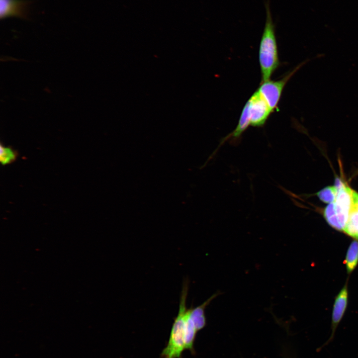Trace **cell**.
<instances>
[{
    "instance_id": "6da1fadb",
    "label": "cell",
    "mask_w": 358,
    "mask_h": 358,
    "mask_svg": "<svg viewBox=\"0 0 358 358\" xmlns=\"http://www.w3.org/2000/svg\"><path fill=\"white\" fill-rule=\"evenodd\" d=\"M266 21L259 51L262 82L270 80L279 65L274 25L268 3L266 4Z\"/></svg>"
},
{
    "instance_id": "8fae6325",
    "label": "cell",
    "mask_w": 358,
    "mask_h": 358,
    "mask_svg": "<svg viewBox=\"0 0 358 358\" xmlns=\"http://www.w3.org/2000/svg\"><path fill=\"white\" fill-rule=\"evenodd\" d=\"M322 214L327 223L335 230L343 232V229L339 222L334 202L328 204L322 211Z\"/></svg>"
},
{
    "instance_id": "5bb4252c",
    "label": "cell",
    "mask_w": 358,
    "mask_h": 358,
    "mask_svg": "<svg viewBox=\"0 0 358 358\" xmlns=\"http://www.w3.org/2000/svg\"><path fill=\"white\" fill-rule=\"evenodd\" d=\"M352 196L353 200L355 202L358 210V192L353 189Z\"/></svg>"
},
{
    "instance_id": "9c48e42d",
    "label": "cell",
    "mask_w": 358,
    "mask_h": 358,
    "mask_svg": "<svg viewBox=\"0 0 358 358\" xmlns=\"http://www.w3.org/2000/svg\"><path fill=\"white\" fill-rule=\"evenodd\" d=\"M343 233L354 240L358 241V210L354 200Z\"/></svg>"
},
{
    "instance_id": "30bf717a",
    "label": "cell",
    "mask_w": 358,
    "mask_h": 358,
    "mask_svg": "<svg viewBox=\"0 0 358 358\" xmlns=\"http://www.w3.org/2000/svg\"><path fill=\"white\" fill-rule=\"evenodd\" d=\"M344 263L349 276L358 265V241L354 240L349 246Z\"/></svg>"
},
{
    "instance_id": "3957f363",
    "label": "cell",
    "mask_w": 358,
    "mask_h": 358,
    "mask_svg": "<svg viewBox=\"0 0 358 358\" xmlns=\"http://www.w3.org/2000/svg\"><path fill=\"white\" fill-rule=\"evenodd\" d=\"M308 60H305L299 64L292 71L287 73L282 79L276 81L270 80L262 82L258 90L266 100L272 112L277 108L283 90L293 74Z\"/></svg>"
},
{
    "instance_id": "8992f818",
    "label": "cell",
    "mask_w": 358,
    "mask_h": 358,
    "mask_svg": "<svg viewBox=\"0 0 358 358\" xmlns=\"http://www.w3.org/2000/svg\"><path fill=\"white\" fill-rule=\"evenodd\" d=\"M31 3L28 0H0V18L17 17L28 19Z\"/></svg>"
},
{
    "instance_id": "7a4b0ae2",
    "label": "cell",
    "mask_w": 358,
    "mask_h": 358,
    "mask_svg": "<svg viewBox=\"0 0 358 358\" xmlns=\"http://www.w3.org/2000/svg\"><path fill=\"white\" fill-rule=\"evenodd\" d=\"M188 287L186 281L183 284L178 314L173 324L167 345L161 353L163 358H180L183 351L186 350L184 312L187 308Z\"/></svg>"
},
{
    "instance_id": "5b68a950",
    "label": "cell",
    "mask_w": 358,
    "mask_h": 358,
    "mask_svg": "<svg viewBox=\"0 0 358 358\" xmlns=\"http://www.w3.org/2000/svg\"><path fill=\"white\" fill-rule=\"evenodd\" d=\"M352 190L353 189L344 183L338 189L336 198L334 201L336 213L343 230L348 220L353 204Z\"/></svg>"
},
{
    "instance_id": "52a82bcc",
    "label": "cell",
    "mask_w": 358,
    "mask_h": 358,
    "mask_svg": "<svg viewBox=\"0 0 358 358\" xmlns=\"http://www.w3.org/2000/svg\"><path fill=\"white\" fill-rule=\"evenodd\" d=\"M348 279L335 298L332 313V328L335 331L346 311L349 300Z\"/></svg>"
},
{
    "instance_id": "ba28073f",
    "label": "cell",
    "mask_w": 358,
    "mask_h": 358,
    "mask_svg": "<svg viewBox=\"0 0 358 358\" xmlns=\"http://www.w3.org/2000/svg\"><path fill=\"white\" fill-rule=\"evenodd\" d=\"M250 125L251 124L249 113V104L247 101L242 110L238 123L235 130L229 135L226 136L223 140L224 141L229 139L234 141L237 140Z\"/></svg>"
},
{
    "instance_id": "277c9868",
    "label": "cell",
    "mask_w": 358,
    "mask_h": 358,
    "mask_svg": "<svg viewBox=\"0 0 358 358\" xmlns=\"http://www.w3.org/2000/svg\"><path fill=\"white\" fill-rule=\"evenodd\" d=\"M248 102L251 125L262 126L272 112L268 105L258 90L252 95Z\"/></svg>"
},
{
    "instance_id": "7c38bea8",
    "label": "cell",
    "mask_w": 358,
    "mask_h": 358,
    "mask_svg": "<svg viewBox=\"0 0 358 358\" xmlns=\"http://www.w3.org/2000/svg\"><path fill=\"white\" fill-rule=\"evenodd\" d=\"M18 156V152L11 146H5L0 144V161L3 166L9 165L14 162Z\"/></svg>"
},
{
    "instance_id": "4fadbf2b",
    "label": "cell",
    "mask_w": 358,
    "mask_h": 358,
    "mask_svg": "<svg viewBox=\"0 0 358 358\" xmlns=\"http://www.w3.org/2000/svg\"><path fill=\"white\" fill-rule=\"evenodd\" d=\"M337 192L338 189L334 185L329 186L317 192L316 195L322 202L329 204L335 201Z\"/></svg>"
}]
</instances>
